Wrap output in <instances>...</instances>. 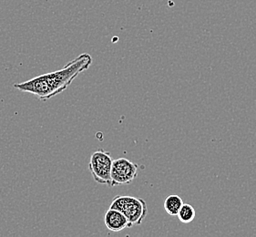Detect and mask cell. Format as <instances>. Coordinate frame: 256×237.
I'll use <instances>...</instances> for the list:
<instances>
[{"mask_svg": "<svg viewBox=\"0 0 256 237\" xmlns=\"http://www.w3.org/2000/svg\"><path fill=\"white\" fill-rule=\"evenodd\" d=\"M112 162V155L105 150L98 149L93 152L90 160L88 168L96 182L112 187L110 172Z\"/></svg>", "mask_w": 256, "mask_h": 237, "instance_id": "obj_3", "label": "cell"}, {"mask_svg": "<svg viewBox=\"0 0 256 237\" xmlns=\"http://www.w3.org/2000/svg\"><path fill=\"white\" fill-rule=\"evenodd\" d=\"M92 64V56L83 53L60 70L43 74L25 82L16 83L14 87L22 92L35 95L40 100H46L67 90L73 80L90 67Z\"/></svg>", "mask_w": 256, "mask_h": 237, "instance_id": "obj_1", "label": "cell"}, {"mask_svg": "<svg viewBox=\"0 0 256 237\" xmlns=\"http://www.w3.org/2000/svg\"><path fill=\"white\" fill-rule=\"evenodd\" d=\"M180 221L184 224H190L194 220L196 216V212L192 206L184 204L182 208L180 209L179 212L177 214Z\"/></svg>", "mask_w": 256, "mask_h": 237, "instance_id": "obj_7", "label": "cell"}, {"mask_svg": "<svg viewBox=\"0 0 256 237\" xmlns=\"http://www.w3.org/2000/svg\"><path fill=\"white\" fill-rule=\"evenodd\" d=\"M182 204H184V201L180 196L172 194L165 199L164 209L170 216H177Z\"/></svg>", "mask_w": 256, "mask_h": 237, "instance_id": "obj_6", "label": "cell"}, {"mask_svg": "<svg viewBox=\"0 0 256 237\" xmlns=\"http://www.w3.org/2000/svg\"><path fill=\"white\" fill-rule=\"evenodd\" d=\"M104 222L108 230L112 232H120L126 228L132 226L123 214L112 208H110L106 212L104 216Z\"/></svg>", "mask_w": 256, "mask_h": 237, "instance_id": "obj_5", "label": "cell"}, {"mask_svg": "<svg viewBox=\"0 0 256 237\" xmlns=\"http://www.w3.org/2000/svg\"><path fill=\"white\" fill-rule=\"evenodd\" d=\"M110 208L123 214L132 226L142 224L148 214L146 202L134 196H117L113 198Z\"/></svg>", "mask_w": 256, "mask_h": 237, "instance_id": "obj_2", "label": "cell"}, {"mask_svg": "<svg viewBox=\"0 0 256 237\" xmlns=\"http://www.w3.org/2000/svg\"><path fill=\"white\" fill-rule=\"evenodd\" d=\"M138 176V165L126 158L113 160L112 166V186L130 184Z\"/></svg>", "mask_w": 256, "mask_h": 237, "instance_id": "obj_4", "label": "cell"}]
</instances>
